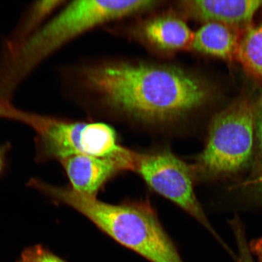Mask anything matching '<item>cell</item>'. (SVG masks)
<instances>
[{
	"mask_svg": "<svg viewBox=\"0 0 262 262\" xmlns=\"http://www.w3.org/2000/svg\"><path fill=\"white\" fill-rule=\"evenodd\" d=\"M32 186L80 212L118 243L150 262H183L148 203L108 204L80 194L71 186H52L38 180H34Z\"/></svg>",
	"mask_w": 262,
	"mask_h": 262,
	"instance_id": "cell-2",
	"label": "cell"
},
{
	"mask_svg": "<svg viewBox=\"0 0 262 262\" xmlns=\"http://www.w3.org/2000/svg\"><path fill=\"white\" fill-rule=\"evenodd\" d=\"M7 150L8 146L3 145L0 147V173L2 172L5 165V157Z\"/></svg>",
	"mask_w": 262,
	"mask_h": 262,
	"instance_id": "cell-17",
	"label": "cell"
},
{
	"mask_svg": "<svg viewBox=\"0 0 262 262\" xmlns=\"http://www.w3.org/2000/svg\"><path fill=\"white\" fill-rule=\"evenodd\" d=\"M236 58L245 70L262 84V21L244 32Z\"/></svg>",
	"mask_w": 262,
	"mask_h": 262,
	"instance_id": "cell-11",
	"label": "cell"
},
{
	"mask_svg": "<svg viewBox=\"0 0 262 262\" xmlns=\"http://www.w3.org/2000/svg\"><path fill=\"white\" fill-rule=\"evenodd\" d=\"M241 38L234 29L208 23L194 33L190 48L200 53L231 60L237 57Z\"/></svg>",
	"mask_w": 262,
	"mask_h": 262,
	"instance_id": "cell-10",
	"label": "cell"
},
{
	"mask_svg": "<svg viewBox=\"0 0 262 262\" xmlns=\"http://www.w3.org/2000/svg\"><path fill=\"white\" fill-rule=\"evenodd\" d=\"M242 187L253 189L258 194L262 195V173L254 178L248 180L241 185Z\"/></svg>",
	"mask_w": 262,
	"mask_h": 262,
	"instance_id": "cell-15",
	"label": "cell"
},
{
	"mask_svg": "<svg viewBox=\"0 0 262 262\" xmlns=\"http://www.w3.org/2000/svg\"><path fill=\"white\" fill-rule=\"evenodd\" d=\"M180 6L195 20L205 24L217 23L239 32L250 27L255 14L262 8V0H186L180 2Z\"/></svg>",
	"mask_w": 262,
	"mask_h": 262,
	"instance_id": "cell-7",
	"label": "cell"
},
{
	"mask_svg": "<svg viewBox=\"0 0 262 262\" xmlns=\"http://www.w3.org/2000/svg\"><path fill=\"white\" fill-rule=\"evenodd\" d=\"M249 245L252 254L257 257L258 262H262V237L252 241Z\"/></svg>",
	"mask_w": 262,
	"mask_h": 262,
	"instance_id": "cell-16",
	"label": "cell"
},
{
	"mask_svg": "<svg viewBox=\"0 0 262 262\" xmlns=\"http://www.w3.org/2000/svg\"><path fill=\"white\" fill-rule=\"evenodd\" d=\"M255 142L254 103L238 98L216 114L192 170L206 178L235 174L250 165Z\"/></svg>",
	"mask_w": 262,
	"mask_h": 262,
	"instance_id": "cell-3",
	"label": "cell"
},
{
	"mask_svg": "<svg viewBox=\"0 0 262 262\" xmlns=\"http://www.w3.org/2000/svg\"><path fill=\"white\" fill-rule=\"evenodd\" d=\"M55 145L63 157L81 155L107 158L123 155L128 150L118 144L116 131L107 124L67 119L57 127Z\"/></svg>",
	"mask_w": 262,
	"mask_h": 262,
	"instance_id": "cell-5",
	"label": "cell"
},
{
	"mask_svg": "<svg viewBox=\"0 0 262 262\" xmlns=\"http://www.w3.org/2000/svg\"><path fill=\"white\" fill-rule=\"evenodd\" d=\"M137 152L107 158L77 155L60 160L71 183V187L80 194L96 198L110 180L119 173L134 171Z\"/></svg>",
	"mask_w": 262,
	"mask_h": 262,
	"instance_id": "cell-6",
	"label": "cell"
},
{
	"mask_svg": "<svg viewBox=\"0 0 262 262\" xmlns=\"http://www.w3.org/2000/svg\"><path fill=\"white\" fill-rule=\"evenodd\" d=\"M142 34L149 44L165 51L191 47L194 36L184 21L172 15L157 16L147 21L143 26Z\"/></svg>",
	"mask_w": 262,
	"mask_h": 262,
	"instance_id": "cell-8",
	"label": "cell"
},
{
	"mask_svg": "<svg viewBox=\"0 0 262 262\" xmlns=\"http://www.w3.org/2000/svg\"><path fill=\"white\" fill-rule=\"evenodd\" d=\"M67 3L64 0H41L32 3L23 12L15 28L3 39L0 55L14 51Z\"/></svg>",
	"mask_w": 262,
	"mask_h": 262,
	"instance_id": "cell-9",
	"label": "cell"
},
{
	"mask_svg": "<svg viewBox=\"0 0 262 262\" xmlns=\"http://www.w3.org/2000/svg\"><path fill=\"white\" fill-rule=\"evenodd\" d=\"M134 171L138 173L154 191L195 219L225 247L196 198L191 166L171 150L162 149L147 153L137 152Z\"/></svg>",
	"mask_w": 262,
	"mask_h": 262,
	"instance_id": "cell-4",
	"label": "cell"
},
{
	"mask_svg": "<svg viewBox=\"0 0 262 262\" xmlns=\"http://www.w3.org/2000/svg\"><path fill=\"white\" fill-rule=\"evenodd\" d=\"M255 141L262 157V95L254 103Z\"/></svg>",
	"mask_w": 262,
	"mask_h": 262,
	"instance_id": "cell-14",
	"label": "cell"
},
{
	"mask_svg": "<svg viewBox=\"0 0 262 262\" xmlns=\"http://www.w3.org/2000/svg\"><path fill=\"white\" fill-rule=\"evenodd\" d=\"M67 91L86 88L107 105L140 123L167 125L181 120L208 100L204 81L176 66L116 63L96 67H61Z\"/></svg>",
	"mask_w": 262,
	"mask_h": 262,
	"instance_id": "cell-1",
	"label": "cell"
},
{
	"mask_svg": "<svg viewBox=\"0 0 262 262\" xmlns=\"http://www.w3.org/2000/svg\"><path fill=\"white\" fill-rule=\"evenodd\" d=\"M234 225V234L238 246V255L235 257L237 262H255L253 254L250 249V245L247 243V239L240 225L237 222L232 223Z\"/></svg>",
	"mask_w": 262,
	"mask_h": 262,
	"instance_id": "cell-13",
	"label": "cell"
},
{
	"mask_svg": "<svg viewBox=\"0 0 262 262\" xmlns=\"http://www.w3.org/2000/svg\"><path fill=\"white\" fill-rule=\"evenodd\" d=\"M16 262H67L44 246L37 245L25 249Z\"/></svg>",
	"mask_w": 262,
	"mask_h": 262,
	"instance_id": "cell-12",
	"label": "cell"
}]
</instances>
